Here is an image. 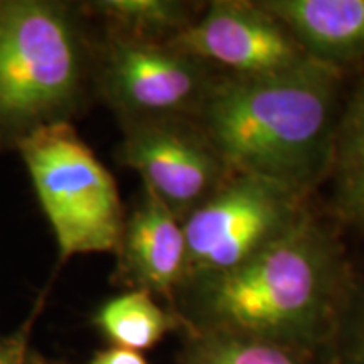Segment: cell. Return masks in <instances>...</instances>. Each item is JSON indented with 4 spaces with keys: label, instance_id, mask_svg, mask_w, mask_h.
I'll use <instances>...</instances> for the list:
<instances>
[{
    "label": "cell",
    "instance_id": "obj_1",
    "mask_svg": "<svg viewBox=\"0 0 364 364\" xmlns=\"http://www.w3.org/2000/svg\"><path fill=\"white\" fill-rule=\"evenodd\" d=\"M341 70L316 59L294 70L223 81L204 100L206 139L233 174L307 196L331 171Z\"/></svg>",
    "mask_w": 364,
    "mask_h": 364
},
{
    "label": "cell",
    "instance_id": "obj_2",
    "mask_svg": "<svg viewBox=\"0 0 364 364\" xmlns=\"http://www.w3.org/2000/svg\"><path fill=\"white\" fill-rule=\"evenodd\" d=\"M198 279L209 332L302 354L334 338L351 299L344 250L311 215L241 265Z\"/></svg>",
    "mask_w": 364,
    "mask_h": 364
},
{
    "label": "cell",
    "instance_id": "obj_3",
    "mask_svg": "<svg viewBox=\"0 0 364 364\" xmlns=\"http://www.w3.org/2000/svg\"><path fill=\"white\" fill-rule=\"evenodd\" d=\"M21 152L63 260L120 245L125 228L115 181L70 125L38 127Z\"/></svg>",
    "mask_w": 364,
    "mask_h": 364
},
{
    "label": "cell",
    "instance_id": "obj_4",
    "mask_svg": "<svg viewBox=\"0 0 364 364\" xmlns=\"http://www.w3.org/2000/svg\"><path fill=\"white\" fill-rule=\"evenodd\" d=\"M306 198L262 177L231 174L182 221L186 277L231 270L284 238L311 215Z\"/></svg>",
    "mask_w": 364,
    "mask_h": 364
},
{
    "label": "cell",
    "instance_id": "obj_5",
    "mask_svg": "<svg viewBox=\"0 0 364 364\" xmlns=\"http://www.w3.org/2000/svg\"><path fill=\"white\" fill-rule=\"evenodd\" d=\"M78 81L66 17L39 2L0 6V120L24 124L61 107Z\"/></svg>",
    "mask_w": 364,
    "mask_h": 364
},
{
    "label": "cell",
    "instance_id": "obj_6",
    "mask_svg": "<svg viewBox=\"0 0 364 364\" xmlns=\"http://www.w3.org/2000/svg\"><path fill=\"white\" fill-rule=\"evenodd\" d=\"M167 48L257 78L311 61L289 29L260 2H213L198 22L172 36Z\"/></svg>",
    "mask_w": 364,
    "mask_h": 364
},
{
    "label": "cell",
    "instance_id": "obj_7",
    "mask_svg": "<svg viewBox=\"0 0 364 364\" xmlns=\"http://www.w3.org/2000/svg\"><path fill=\"white\" fill-rule=\"evenodd\" d=\"M122 159L177 218H188L233 174L208 139L164 122L136 129Z\"/></svg>",
    "mask_w": 364,
    "mask_h": 364
},
{
    "label": "cell",
    "instance_id": "obj_8",
    "mask_svg": "<svg viewBox=\"0 0 364 364\" xmlns=\"http://www.w3.org/2000/svg\"><path fill=\"white\" fill-rule=\"evenodd\" d=\"M199 59L147 41L117 46L110 81L117 98L139 113L162 115L193 105L206 86Z\"/></svg>",
    "mask_w": 364,
    "mask_h": 364
},
{
    "label": "cell",
    "instance_id": "obj_9",
    "mask_svg": "<svg viewBox=\"0 0 364 364\" xmlns=\"http://www.w3.org/2000/svg\"><path fill=\"white\" fill-rule=\"evenodd\" d=\"M309 58L339 68L364 58V0H263Z\"/></svg>",
    "mask_w": 364,
    "mask_h": 364
},
{
    "label": "cell",
    "instance_id": "obj_10",
    "mask_svg": "<svg viewBox=\"0 0 364 364\" xmlns=\"http://www.w3.org/2000/svg\"><path fill=\"white\" fill-rule=\"evenodd\" d=\"M122 240L127 267L136 284L147 292H167L186 277L182 223L147 186Z\"/></svg>",
    "mask_w": 364,
    "mask_h": 364
},
{
    "label": "cell",
    "instance_id": "obj_11",
    "mask_svg": "<svg viewBox=\"0 0 364 364\" xmlns=\"http://www.w3.org/2000/svg\"><path fill=\"white\" fill-rule=\"evenodd\" d=\"M331 171L339 213L364 233V78L341 112Z\"/></svg>",
    "mask_w": 364,
    "mask_h": 364
},
{
    "label": "cell",
    "instance_id": "obj_12",
    "mask_svg": "<svg viewBox=\"0 0 364 364\" xmlns=\"http://www.w3.org/2000/svg\"><path fill=\"white\" fill-rule=\"evenodd\" d=\"M98 324L118 348L142 351L157 344L171 329V317L147 290L120 295L103 306Z\"/></svg>",
    "mask_w": 364,
    "mask_h": 364
},
{
    "label": "cell",
    "instance_id": "obj_13",
    "mask_svg": "<svg viewBox=\"0 0 364 364\" xmlns=\"http://www.w3.org/2000/svg\"><path fill=\"white\" fill-rule=\"evenodd\" d=\"M189 364H309L306 354L267 341L208 332L194 344Z\"/></svg>",
    "mask_w": 364,
    "mask_h": 364
},
{
    "label": "cell",
    "instance_id": "obj_14",
    "mask_svg": "<svg viewBox=\"0 0 364 364\" xmlns=\"http://www.w3.org/2000/svg\"><path fill=\"white\" fill-rule=\"evenodd\" d=\"M100 6L108 16L136 33L164 34L174 31L176 36L189 26L184 6L169 0H108Z\"/></svg>",
    "mask_w": 364,
    "mask_h": 364
},
{
    "label": "cell",
    "instance_id": "obj_15",
    "mask_svg": "<svg viewBox=\"0 0 364 364\" xmlns=\"http://www.w3.org/2000/svg\"><path fill=\"white\" fill-rule=\"evenodd\" d=\"M341 321H348L343 332L341 364H364V297L359 300L353 312L346 306Z\"/></svg>",
    "mask_w": 364,
    "mask_h": 364
},
{
    "label": "cell",
    "instance_id": "obj_16",
    "mask_svg": "<svg viewBox=\"0 0 364 364\" xmlns=\"http://www.w3.org/2000/svg\"><path fill=\"white\" fill-rule=\"evenodd\" d=\"M31 324L21 329L16 336L0 344V364H26L27 363V338Z\"/></svg>",
    "mask_w": 364,
    "mask_h": 364
},
{
    "label": "cell",
    "instance_id": "obj_17",
    "mask_svg": "<svg viewBox=\"0 0 364 364\" xmlns=\"http://www.w3.org/2000/svg\"><path fill=\"white\" fill-rule=\"evenodd\" d=\"M90 364H149L139 351H132L125 348H112L98 353Z\"/></svg>",
    "mask_w": 364,
    "mask_h": 364
}]
</instances>
